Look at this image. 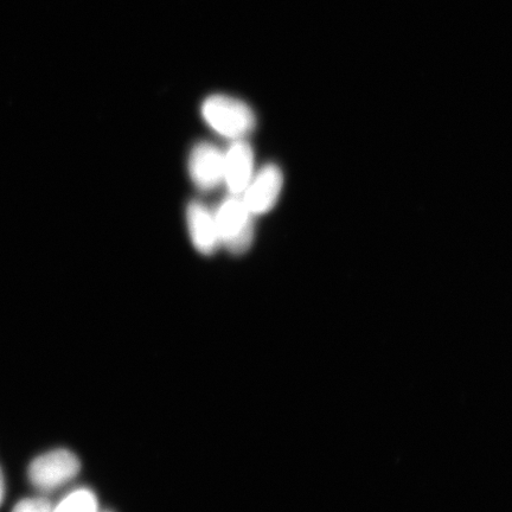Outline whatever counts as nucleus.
I'll use <instances>...</instances> for the list:
<instances>
[{"instance_id": "1", "label": "nucleus", "mask_w": 512, "mask_h": 512, "mask_svg": "<svg viewBox=\"0 0 512 512\" xmlns=\"http://www.w3.org/2000/svg\"><path fill=\"white\" fill-rule=\"evenodd\" d=\"M206 123L221 136L242 140L254 130L256 120L252 108L228 95H213L203 102Z\"/></svg>"}, {"instance_id": "2", "label": "nucleus", "mask_w": 512, "mask_h": 512, "mask_svg": "<svg viewBox=\"0 0 512 512\" xmlns=\"http://www.w3.org/2000/svg\"><path fill=\"white\" fill-rule=\"evenodd\" d=\"M253 216L242 198L234 195L216 211L220 242L230 253L241 255L251 248L255 233Z\"/></svg>"}, {"instance_id": "3", "label": "nucleus", "mask_w": 512, "mask_h": 512, "mask_svg": "<svg viewBox=\"0 0 512 512\" xmlns=\"http://www.w3.org/2000/svg\"><path fill=\"white\" fill-rule=\"evenodd\" d=\"M81 463L73 452L54 450L42 454L29 467L30 482L37 489L55 490L79 475Z\"/></svg>"}, {"instance_id": "4", "label": "nucleus", "mask_w": 512, "mask_h": 512, "mask_svg": "<svg viewBox=\"0 0 512 512\" xmlns=\"http://www.w3.org/2000/svg\"><path fill=\"white\" fill-rule=\"evenodd\" d=\"M284 176L277 165L270 164L253 176L242 194V201L253 215L268 213L278 202L283 190Z\"/></svg>"}, {"instance_id": "5", "label": "nucleus", "mask_w": 512, "mask_h": 512, "mask_svg": "<svg viewBox=\"0 0 512 512\" xmlns=\"http://www.w3.org/2000/svg\"><path fill=\"white\" fill-rule=\"evenodd\" d=\"M191 181L202 191H213L224 182V153L210 143L197 144L189 158Z\"/></svg>"}, {"instance_id": "6", "label": "nucleus", "mask_w": 512, "mask_h": 512, "mask_svg": "<svg viewBox=\"0 0 512 512\" xmlns=\"http://www.w3.org/2000/svg\"><path fill=\"white\" fill-rule=\"evenodd\" d=\"M253 176L252 147L243 140H235L227 153H224V183L227 184L230 194L242 195Z\"/></svg>"}, {"instance_id": "7", "label": "nucleus", "mask_w": 512, "mask_h": 512, "mask_svg": "<svg viewBox=\"0 0 512 512\" xmlns=\"http://www.w3.org/2000/svg\"><path fill=\"white\" fill-rule=\"evenodd\" d=\"M190 238L198 252L213 255L221 246L215 214L201 202H191L187 209Z\"/></svg>"}, {"instance_id": "8", "label": "nucleus", "mask_w": 512, "mask_h": 512, "mask_svg": "<svg viewBox=\"0 0 512 512\" xmlns=\"http://www.w3.org/2000/svg\"><path fill=\"white\" fill-rule=\"evenodd\" d=\"M53 512H99L98 499L88 489H78L69 494Z\"/></svg>"}, {"instance_id": "9", "label": "nucleus", "mask_w": 512, "mask_h": 512, "mask_svg": "<svg viewBox=\"0 0 512 512\" xmlns=\"http://www.w3.org/2000/svg\"><path fill=\"white\" fill-rule=\"evenodd\" d=\"M54 508L47 498H27L18 502L12 512H53Z\"/></svg>"}, {"instance_id": "10", "label": "nucleus", "mask_w": 512, "mask_h": 512, "mask_svg": "<svg viewBox=\"0 0 512 512\" xmlns=\"http://www.w3.org/2000/svg\"><path fill=\"white\" fill-rule=\"evenodd\" d=\"M5 495V483H4V476L2 473V470H0V505L3 503Z\"/></svg>"}, {"instance_id": "11", "label": "nucleus", "mask_w": 512, "mask_h": 512, "mask_svg": "<svg viewBox=\"0 0 512 512\" xmlns=\"http://www.w3.org/2000/svg\"><path fill=\"white\" fill-rule=\"evenodd\" d=\"M104 512H111V511H104Z\"/></svg>"}]
</instances>
